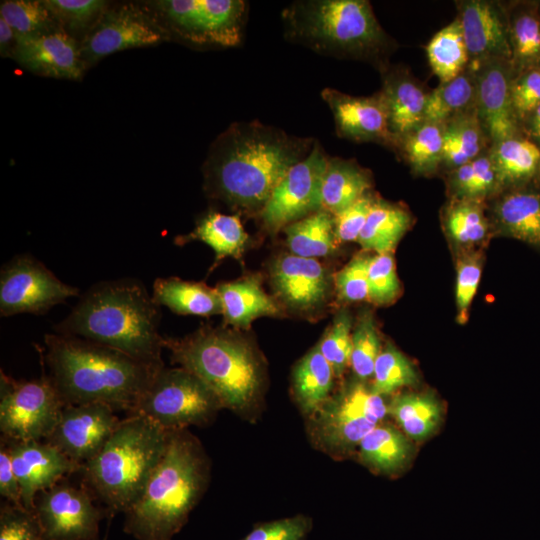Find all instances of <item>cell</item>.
<instances>
[{"mask_svg": "<svg viewBox=\"0 0 540 540\" xmlns=\"http://www.w3.org/2000/svg\"><path fill=\"white\" fill-rule=\"evenodd\" d=\"M115 411L103 403L67 405L45 441L82 469L99 453L120 423Z\"/></svg>", "mask_w": 540, "mask_h": 540, "instance_id": "cell-15", "label": "cell"}, {"mask_svg": "<svg viewBox=\"0 0 540 540\" xmlns=\"http://www.w3.org/2000/svg\"><path fill=\"white\" fill-rule=\"evenodd\" d=\"M426 54L440 82L452 80L467 69L470 58L457 17L431 38L426 46Z\"/></svg>", "mask_w": 540, "mask_h": 540, "instance_id": "cell-36", "label": "cell"}, {"mask_svg": "<svg viewBox=\"0 0 540 540\" xmlns=\"http://www.w3.org/2000/svg\"><path fill=\"white\" fill-rule=\"evenodd\" d=\"M0 540H46L35 512L9 502L0 509Z\"/></svg>", "mask_w": 540, "mask_h": 540, "instance_id": "cell-48", "label": "cell"}, {"mask_svg": "<svg viewBox=\"0 0 540 540\" xmlns=\"http://www.w3.org/2000/svg\"><path fill=\"white\" fill-rule=\"evenodd\" d=\"M522 134L540 148V105H538L520 124Z\"/></svg>", "mask_w": 540, "mask_h": 540, "instance_id": "cell-55", "label": "cell"}, {"mask_svg": "<svg viewBox=\"0 0 540 540\" xmlns=\"http://www.w3.org/2000/svg\"><path fill=\"white\" fill-rule=\"evenodd\" d=\"M364 463L381 472L401 468L410 455V444L393 427L377 425L359 443Z\"/></svg>", "mask_w": 540, "mask_h": 540, "instance_id": "cell-39", "label": "cell"}, {"mask_svg": "<svg viewBox=\"0 0 540 540\" xmlns=\"http://www.w3.org/2000/svg\"><path fill=\"white\" fill-rule=\"evenodd\" d=\"M513 73L540 67V7L536 1L505 2Z\"/></svg>", "mask_w": 540, "mask_h": 540, "instance_id": "cell-25", "label": "cell"}, {"mask_svg": "<svg viewBox=\"0 0 540 540\" xmlns=\"http://www.w3.org/2000/svg\"><path fill=\"white\" fill-rule=\"evenodd\" d=\"M489 153L502 191L529 185L540 174V148L524 135L492 144Z\"/></svg>", "mask_w": 540, "mask_h": 540, "instance_id": "cell-27", "label": "cell"}, {"mask_svg": "<svg viewBox=\"0 0 540 540\" xmlns=\"http://www.w3.org/2000/svg\"><path fill=\"white\" fill-rule=\"evenodd\" d=\"M199 240L211 247L215 253L216 262L225 257L238 258L247 241L241 221L236 215H226L211 212L205 215L194 230L177 238L178 244Z\"/></svg>", "mask_w": 540, "mask_h": 540, "instance_id": "cell-35", "label": "cell"}, {"mask_svg": "<svg viewBox=\"0 0 540 540\" xmlns=\"http://www.w3.org/2000/svg\"><path fill=\"white\" fill-rule=\"evenodd\" d=\"M491 142L476 108L444 123L442 166L446 172L489 151Z\"/></svg>", "mask_w": 540, "mask_h": 540, "instance_id": "cell-30", "label": "cell"}, {"mask_svg": "<svg viewBox=\"0 0 540 540\" xmlns=\"http://www.w3.org/2000/svg\"><path fill=\"white\" fill-rule=\"evenodd\" d=\"M65 407L47 374L38 379L15 380L1 370L0 431L14 441H45Z\"/></svg>", "mask_w": 540, "mask_h": 540, "instance_id": "cell-10", "label": "cell"}, {"mask_svg": "<svg viewBox=\"0 0 540 540\" xmlns=\"http://www.w3.org/2000/svg\"><path fill=\"white\" fill-rule=\"evenodd\" d=\"M535 182L537 183V186L540 189V174H539V176H538V178H537V180Z\"/></svg>", "mask_w": 540, "mask_h": 540, "instance_id": "cell-57", "label": "cell"}, {"mask_svg": "<svg viewBox=\"0 0 540 540\" xmlns=\"http://www.w3.org/2000/svg\"><path fill=\"white\" fill-rule=\"evenodd\" d=\"M79 289L61 281L29 254L16 255L0 271V315L43 314Z\"/></svg>", "mask_w": 540, "mask_h": 540, "instance_id": "cell-12", "label": "cell"}, {"mask_svg": "<svg viewBox=\"0 0 540 540\" xmlns=\"http://www.w3.org/2000/svg\"><path fill=\"white\" fill-rule=\"evenodd\" d=\"M169 432L145 416L129 414L82 467L86 484L109 512L125 513L136 501L163 454Z\"/></svg>", "mask_w": 540, "mask_h": 540, "instance_id": "cell-6", "label": "cell"}, {"mask_svg": "<svg viewBox=\"0 0 540 540\" xmlns=\"http://www.w3.org/2000/svg\"><path fill=\"white\" fill-rule=\"evenodd\" d=\"M481 278V265L477 259L462 260L457 267L456 306L457 319L464 324L468 318V310L476 294Z\"/></svg>", "mask_w": 540, "mask_h": 540, "instance_id": "cell-53", "label": "cell"}, {"mask_svg": "<svg viewBox=\"0 0 540 540\" xmlns=\"http://www.w3.org/2000/svg\"><path fill=\"white\" fill-rule=\"evenodd\" d=\"M470 64L476 76L477 116L491 145L523 135L511 102L513 69L510 61L489 59Z\"/></svg>", "mask_w": 540, "mask_h": 540, "instance_id": "cell-17", "label": "cell"}, {"mask_svg": "<svg viewBox=\"0 0 540 540\" xmlns=\"http://www.w3.org/2000/svg\"><path fill=\"white\" fill-rule=\"evenodd\" d=\"M400 291L393 257L389 253L370 257L368 265V299L376 305L392 303Z\"/></svg>", "mask_w": 540, "mask_h": 540, "instance_id": "cell-46", "label": "cell"}, {"mask_svg": "<svg viewBox=\"0 0 540 540\" xmlns=\"http://www.w3.org/2000/svg\"><path fill=\"white\" fill-rule=\"evenodd\" d=\"M48 377L65 406L103 403L130 413L163 366L116 349L58 333L44 337Z\"/></svg>", "mask_w": 540, "mask_h": 540, "instance_id": "cell-2", "label": "cell"}, {"mask_svg": "<svg viewBox=\"0 0 540 540\" xmlns=\"http://www.w3.org/2000/svg\"><path fill=\"white\" fill-rule=\"evenodd\" d=\"M447 174L454 199L483 201L502 191L489 151Z\"/></svg>", "mask_w": 540, "mask_h": 540, "instance_id": "cell-38", "label": "cell"}, {"mask_svg": "<svg viewBox=\"0 0 540 540\" xmlns=\"http://www.w3.org/2000/svg\"><path fill=\"white\" fill-rule=\"evenodd\" d=\"M61 28L81 30L100 19L105 12L103 0H44Z\"/></svg>", "mask_w": 540, "mask_h": 540, "instance_id": "cell-47", "label": "cell"}, {"mask_svg": "<svg viewBox=\"0 0 540 540\" xmlns=\"http://www.w3.org/2000/svg\"><path fill=\"white\" fill-rule=\"evenodd\" d=\"M455 6L470 63L489 59L511 60L505 2L459 0Z\"/></svg>", "mask_w": 540, "mask_h": 540, "instance_id": "cell-20", "label": "cell"}, {"mask_svg": "<svg viewBox=\"0 0 540 540\" xmlns=\"http://www.w3.org/2000/svg\"><path fill=\"white\" fill-rule=\"evenodd\" d=\"M0 17L11 26L17 41L38 37L61 28L44 0L2 1Z\"/></svg>", "mask_w": 540, "mask_h": 540, "instance_id": "cell-41", "label": "cell"}, {"mask_svg": "<svg viewBox=\"0 0 540 540\" xmlns=\"http://www.w3.org/2000/svg\"><path fill=\"white\" fill-rule=\"evenodd\" d=\"M152 297L159 306L182 315L211 316L222 313L221 300L215 289L204 283L176 277L157 278Z\"/></svg>", "mask_w": 540, "mask_h": 540, "instance_id": "cell-29", "label": "cell"}, {"mask_svg": "<svg viewBox=\"0 0 540 540\" xmlns=\"http://www.w3.org/2000/svg\"><path fill=\"white\" fill-rule=\"evenodd\" d=\"M227 323L248 327L260 316L276 315L279 307L262 289L256 277L221 283L216 287Z\"/></svg>", "mask_w": 540, "mask_h": 540, "instance_id": "cell-28", "label": "cell"}, {"mask_svg": "<svg viewBox=\"0 0 540 540\" xmlns=\"http://www.w3.org/2000/svg\"><path fill=\"white\" fill-rule=\"evenodd\" d=\"M157 6L172 30L197 45L235 47L242 41L247 2L242 0H162Z\"/></svg>", "mask_w": 540, "mask_h": 540, "instance_id": "cell-11", "label": "cell"}, {"mask_svg": "<svg viewBox=\"0 0 540 540\" xmlns=\"http://www.w3.org/2000/svg\"><path fill=\"white\" fill-rule=\"evenodd\" d=\"M371 172L354 159L329 157L322 183V209L333 216L372 188Z\"/></svg>", "mask_w": 540, "mask_h": 540, "instance_id": "cell-26", "label": "cell"}, {"mask_svg": "<svg viewBox=\"0 0 540 540\" xmlns=\"http://www.w3.org/2000/svg\"><path fill=\"white\" fill-rule=\"evenodd\" d=\"M382 396L360 383L344 388L310 416L309 431L325 452L341 453L356 444L386 416Z\"/></svg>", "mask_w": 540, "mask_h": 540, "instance_id": "cell-9", "label": "cell"}, {"mask_svg": "<svg viewBox=\"0 0 540 540\" xmlns=\"http://www.w3.org/2000/svg\"><path fill=\"white\" fill-rule=\"evenodd\" d=\"M318 347L335 375L340 376L350 364L352 351L351 318L346 312L336 316Z\"/></svg>", "mask_w": 540, "mask_h": 540, "instance_id": "cell-45", "label": "cell"}, {"mask_svg": "<svg viewBox=\"0 0 540 540\" xmlns=\"http://www.w3.org/2000/svg\"><path fill=\"white\" fill-rule=\"evenodd\" d=\"M208 479L209 462L199 440L186 429L170 430L159 462L124 513V531L136 540H173Z\"/></svg>", "mask_w": 540, "mask_h": 540, "instance_id": "cell-4", "label": "cell"}, {"mask_svg": "<svg viewBox=\"0 0 540 540\" xmlns=\"http://www.w3.org/2000/svg\"><path fill=\"white\" fill-rule=\"evenodd\" d=\"M370 257L356 256L335 276L338 296L346 302L368 299V265Z\"/></svg>", "mask_w": 540, "mask_h": 540, "instance_id": "cell-50", "label": "cell"}, {"mask_svg": "<svg viewBox=\"0 0 540 540\" xmlns=\"http://www.w3.org/2000/svg\"><path fill=\"white\" fill-rule=\"evenodd\" d=\"M539 7H540V2H539Z\"/></svg>", "mask_w": 540, "mask_h": 540, "instance_id": "cell-58", "label": "cell"}, {"mask_svg": "<svg viewBox=\"0 0 540 540\" xmlns=\"http://www.w3.org/2000/svg\"><path fill=\"white\" fill-rule=\"evenodd\" d=\"M12 57L33 73L57 79L79 80L86 67L80 45L63 28L18 40Z\"/></svg>", "mask_w": 540, "mask_h": 540, "instance_id": "cell-21", "label": "cell"}, {"mask_svg": "<svg viewBox=\"0 0 540 540\" xmlns=\"http://www.w3.org/2000/svg\"><path fill=\"white\" fill-rule=\"evenodd\" d=\"M374 384L372 390L379 395H386L404 386L412 385L417 380L416 372L407 358L388 345L379 353L374 366Z\"/></svg>", "mask_w": 540, "mask_h": 540, "instance_id": "cell-43", "label": "cell"}, {"mask_svg": "<svg viewBox=\"0 0 540 540\" xmlns=\"http://www.w3.org/2000/svg\"><path fill=\"white\" fill-rule=\"evenodd\" d=\"M443 220L450 237L461 244L480 242L489 229L483 201L479 200L453 198L443 212Z\"/></svg>", "mask_w": 540, "mask_h": 540, "instance_id": "cell-42", "label": "cell"}, {"mask_svg": "<svg viewBox=\"0 0 540 540\" xmlns=\"http://www.w3.org/2000/svg\"><path fill=\"white\" fill-rule=\"evenodd\" d=\"M411 222V215L406 209L375 198L357 241L365 250L390 253Z\"/></svg>", "mask_w": 540, "mask_h": 540, "instance_id": "cell-32", "label": "cell"}, {"mask_svg": "<svg viewBox=\"0 0 540 540\" xmlns=\"http://www.w3.org/2000/svg\"><path fill=\"white\" fill-rule=\"evenodd\" d=\"M334 375L318 345L297 363L293 371V389L305 415L312 416L329 399Z\"/></svg>", "mask_w": 540, "mask_h": 540, "instance_id": "cell-31", "label": "cell"}, {"mask_svg": "<svg viewBox=\"0 0 540 540\" xmlns=\"http://www.w3.org/2000/svg\"><path fill=\"white\" fill-rule=\"evenodd\" d=\"M223 408L215 393L183 367L158 370L129 414L145 416L166 430L210 423Z\"/></svg>", "mask_w": 540, "mask_h": 540, "instance_id": "cell-8", "label": "cell"}, {"mask_svg": "<svg viewBox=\"0 0 540 540\" xmlns=\"http://www.w3.org/2000/svg\"><path fill=\"white\" fill-rule=\"evenodd\" d=\"M315 140L259 121L231 124L212 143L203 165L205 189L239 208H263L289 169Z\"/></svg>", "mask_w": 540, "mask_h": 540, "instance_id": "cell-1", "label": "cell"}, {"mask_svg": "<svg viewBox=\"0 0 540 540\" xmlns=\"http://www.w3.org/2000/svg\"><path fill=\"white\" fill-rule=\"evenodd\" d=\"M311 526L310 518L296 515L259 524L243 540H304Z\"/></svg>", "mask_w": 540, "mask_h": 540, "instance_id": "cell-51", "label": "cell"}, {"mask_svg": "<svg viewBox=\"0 0 540 540\" xmlns=\"http://www.w3.org/2000/svg\"><path fill=\"white\" fill-rule=\"evenodd\" d=\"M34 512L46 540H98L103 514L86 487L58 482L37 495Z\"/></svg>", "mask_w": 540, "mask_h": 540, "instance_id": "cell-14", "label": "cell"}, {"mask_svg": "<svg viewBox=\"0 0 540 540\" xmlns=\"http://www.w3.org/2000/svg\"><path fill=\"white\" fill-rule=\"evenodd\" d=\"M390 414L412 438L428 436L437 426L440 407L429 395L405 394L393 398L387 405Z\"/></svg>", "mask_w": 540, "mask_h": 540, "instance_id": "cell-40", "label": "cell"}, {"mask_svg": "<svg viewBox=\"0 0 540 540\" xmlns=\"http://www.w3.org/2000/svg\"><path fill=\"white\" fill-rule=\"evenodd\" d=\"M285 233L289 249L300 257H321L334 249V217L323 209L287 225Z\"/></svg>", "mask_w": 540, "mask_h": 540, "instance_id": "cell-37", "label": "cell"}, {"mask_svg": "<svg viewBox=\"0 0 540 540\" xmlns=\"http://www.w3.org/2000/svg\"><path fill=\"white\" fill-rule=\"evenodd\" d=\"M281 16L289 41L318 54L368 62L378 71L398 47L367 0H299Z\"/></svg>", "mask_w": 540, "mask_h": 540, "instance_id": "cell-5", "label": "cell"}, {"mask_svg": "<svg viewBox=\"0 0 540 540\" xmlns=\"http://www.w3.org/2000/svg\"><path fill=\"white\" fill-rule=\"evenodd\" d=\"M380 352V340L374 321L369 314H364L352 333L350 358V365L359 378L367 379L373 375Z\"/></svg>", "mask_w": 540, "mask_h": 540, "instance_id": "cell-44", "label": "cell"}, {"mask_svg": "<svg viewBox=\"0 0 540 540\" xmlns=\"http://www.w3.org/2000/svg\"><path fill=\"white\" fill-rule=\"evenodd\" d=\"M0 495L6 502L23 507L20 485L13 469L8 444L3 437L0 444Z\"/></svg>", "mask_w": 540, "mask_h": 540, "instance_id": "cell-54", "label": "cell"}, {"mask_svg": "<svg viewBox=\"0 0 540 540\" xmlns=\"http://www.w3.org/2000/svg\"><path fill=\"white\" fill-rule=\"evenodd\" d=\"M328 156L318 140L310 153L289 169L260 210L272 231L322 209V183Z\"/></svg>", "mask_w": 540, "mask_h": 540, "instance_id": "cell-13", "label": "cell"}, {"mask_svg": "<svg viewBox=\"0 0 540 540\" xmlns=\"http://www.w3.org/2000/svg\"><path fill=\"white\" fill-rule=\"evenodd\" d=\"M510 93L514 114L521 124L540 105V67L513 73Z\"/></svg>", "mask_w": 540, "mask_h": 540, "instance_id": "cell-49", "label": "cell"}, {"mask_svg": "<svg viewBox=\"0 0 540 540\" xmlns=\"http://www.w3.org/2000/svg\"><path fill=\"white\" fill-rule=\"evenodd\" d=\"M165 31L134 6L105 11L80 45L85 64L129 48L152 46L166 37Z\"/></svg>", "mask_w": 540, "mask_h": 540, "instance_id": "cell-16", "label": "cell"}, {"mask_svg": "<svg viewBox=\"0 0 540 540\" xmlns=\"http://www.w3.org/2000/svg\"><path fill=\"white\" fill-rule=\"evenodd\" d=\"M493 215L498 227L512 238L540 248V189L531 184L497 194Z\"/></svg>", "mask_w": 540, "mask_h": 540, "instance_id": "cell-24", "label": "cell"}, {"mask_svg": "<svg viewBox=\"0 0 540 540\" xmlns=\"http://www.w3.org/2000/svg\"><path fill=\"white\" fill-rule=\"evenodd\" d=\"M3 438L8 444L20 485L22 505L30 512H34L35 499L40 492L51 488L65 476L81 471L80 466L46 441Z\"/></svg>", "mask_w": 540, "mask_h": 540, "instance_id": "cell-19", "label": "cell"}, {"mask_svg": "<svg viewBox=\"0 0 540 540\" xmlns=\"http://www.w3.org/2000/svg\"><path fill=\"white\" fill-rule=\"evenodd\" d=\"M476 108V76L471 64L457 77L429 92L425 121L446 123Z\"/></svg>", "mask_w": 540, "mask_h": 540, "instance_id": "cell-34", "label": "cell"}, {"mask_svg": "<svg viewBox=\"0 0 540 540\" xmlns=\"http://www.w3.org/2000/svg\"><path fill=\"white\" fill-rule=\"evenodd\" d=\"M271 274L279 296L294 309L311 310L326 299L327 271L315 258L282 255L273 263Z\"/></svg>", "mask_w": 540, "mask_h": 540, "instance_id": "cell-23", "label": "cell"}, {"mask_svg": "<svg viewBox=\"0 0 540 540\" xmlns=\"http://www.w3.org/2000/svg\"><path fill=\"white\" fill-rule=\"evenodd\" d=\"M17 44L16 35L11 26L0 17V52L4 57L13 55Z\"/></svg>", "mask_w": 540, "mask_h": 540, "instance_id": "cell-56", "label": "cell"}, {"mask_svg": "<svg viewBox=\"0 0 540 540\" xmlns=\"http://www.w3.org/2000/svg\"><path fill=\"white\" fill-rule=\"evenodd\" d=\"M379 72L382 81L380 93L397 146L400 139L425 121L430 91L405 66L388 64Z\"/></svg>", "mask_w": 540, "mask_h": 540, "instance_id": "cell-22", "label": "cell"}, {"mask_svg": "<svg viewBox=\"0 0 540 540\" xmlns=\"http://www.w3.org/2000/svg\"><path fill=\"white\" fill-rule=\"evenodd\" d=\"M444 123L424 121L400 139L395 152L415 175L430 176L441 169Z\"/></svg>", "mask_w": 540, "mask_h": 540, "instance_id": "cell-33", "label": "cell"}, {"mask_svg": "<svg viewBox=\"0 0 540 540\" xmlns=\"http://www.w3.org/2000/svg\"><path fill=\"white\" fill-rule=\"evenodd\" d=\"M321 97L330 108L338 137L356 143H377L395 150L384 99L380 91L370 96H352L325 88Z\"/></svg>", "mask_w": 540, "mask_h": 540, "instance_id": "cell-18", "label": "cell"}, {"mask_svg": "<svg viewBox=\"0 0 540 540\" xmlns=\"http://www.w3.org/2000/svg\"><path fill=\"white\" fill-rule=\"evenodd\" d=\"M171 362L199 377L224 408L244 414L254 407L262 384L259 361L240 336L204 327L183 338H164Z\"/></svg>", "mask_w": 540, "mask_h": 540, "instance_id": "cell-7", "label": "cell"}, {"mask_svg": "<svg viewBox=\"0 0 540 540\" xmlns=\"http://www.w3.org/2000/svg\"><path fill=\"white\" fill-rule=\"evenodd\" d=\"M159 308L138 279L101 281L80 296L54 331L116 349L148 364L164 366Z\"/></svg>", "mask_w": 540, "mask_h": 540, "instance_id": "cell-3", "label": "cell"}, {"mask_svg": "<svg viewBox=\"0 0 540 540\" xmlns=\"http://www.w3.org/2000/svg\"><path fill=\"white\" fill-rule=\"evenodd\" d=\"M375 198L369 193L334 215V233L338 242L357 240Z\"/></svg>", "mask_w": 540, "mask_h": 540, "instance_id": "cell-52", "label": "cell"}]
</instances>
